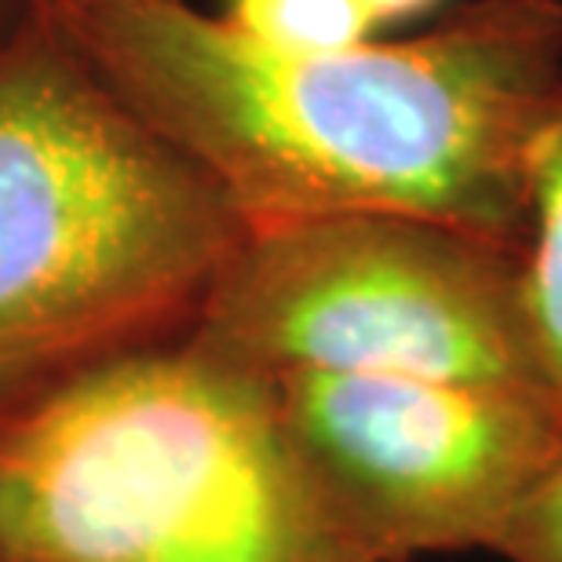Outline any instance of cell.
Instances as JSON below:
<instances>
[{
	"instance_id": "6da1fadb",
	"label": "cell",
	"mask_w": 562,
	"mask_h": 562,
	"mask_svg": "<svg viewBox=\"0 0 562 562\" xmlns=\"http://www.w3.org/2000/svg\"><path fill=\"white\" fill-rule=\"evenodd\" d=\"M183 150L245 227L417 216L526 249L562 103V0H468L427 33L274 52L190 0H19Z\"/></svg>"
},
{
	"instance_id": "7a4b0ae2",
	"label": "cell",
	"mask_w": 562,
	"mask_h": 562,
	"mask_svg": "<svg viewBox=\"0 0 562 562\" xmlns=\"http://www.w3.org/2000/svg\"><path fill=\"white\" fill-rule=\"evenodd\" d=\"M0 559L373 562L271 376L190 333L0 402Z\"/></svg>"
},
{
	"instance_id": "3957f363",
	"label": "cell",
	"mask_w": 562,
	"mask_h": 562,
	"mask_svg": "<svg viewBox=\"0 0 562 562\" xmlns=\"http://www.w3.org/2000/svg\"><path fill=\"white\" fill-rule=\"evenodd\" d=\"M231 198L15 4L0 30V402L194 325Z\"/></svg>"
},
{
	"instance_id": "277c9868",
	"label": "cell",
	"mask_w": 562,
	"mask_h": 562,
	"mask_svg": "<svg viewBox=\"0 0 562 562\" xmlns=\"http://www.w3.org/2000/svg\"><path fill=\"white\" fill-rule=\"evenodd\" d=\"M187 333L260 373L457 380L544 402L522 249L435 220L245 227Z\"/></svg>"
},
{
	"instance_id": "5b68a950",
	"label": "cell",
	"mask_w": 562,
	"mask_h": 562,
	"mask_svg": "<svg viewBox=\"0 0 562 562\" xmlns=\"http://www.w3.org/2000/svg\"><path fill=\"white\" fill-rule=\"evenodd\" d=\"M300 457L373 562L493 552L562 446L537 395L457 380L267 373Z\"/></svg>"
},
{
	"instance_id": "8992f818",
	"label": "cell",
	"mask_w": 562,
	"mask_h": 562,
	"mask_svg": "<svg viewBox=\"0 0 562 562\" xmlns=\"http://www.w3.org/2000/svg\"><path fill=\"white\" fill-rule=\"evenodd\" d=\"M530 227L522 249V300L544 402L562 427V103L530 154Z\"/></svg>"
},
{
	"instance_id": "52a82bcc",
	"label": "cell",
	"mask_w": 562,
	"mask_h": 562,
	"mask_svg": "<svg viewBox=\"0 0 562 562\" xmlns=\"http://www.w3.org/2000/svg\"><path fill=\"white\" fill-rule=\"evenodd\" d=\"M223 19L274 52L351 48L376 26L362 0H231Z\"/></svg>"
},
{
	"instance_id": "ba28073f",
	"label": "cell",
	"mask_w": 562,
	"mask_h": 562,
	"mask_svg": "<svg viewBox=\"0 0 562 562\" xmlns=\"http://www.w3.org/2000/svg\"><path fill=\"white\" fill-rule=\"evenodd\" d=\"M493 555L504 562H562V446L515 504Z\"/></svg>"
},
{
	"instance_id": "9c48e42d",
	"label": "cell",
	"mask_w": 562,
	"mask_h": 562,
	"mask_svg": "<svg viewBox=\"0 0 562 562\" xmlns=\"http://www.w3.org/2000/svg\"><path fill=\"white\" fill-rule=\"evenodd\" d=\"M366 11L373 15L376 26H387V22H402L413 15H424L427 8H435L438 0H362Z\"/></svg>"
},
{
	"instance_id": "30bf717a",
	"label": "cell",
	"mask_w": 562,
	"mask_h": 562,
	"mask_svg": "<svg viewBox=\"0 0 562 562\" xmlns=\"http://www.w3.org/2000/svg\"><path fill=\"white\" fill-rule=\"evenodd\" d=\"M0 562H8V559H0Z\"/></svg>"
}]
</instances>
